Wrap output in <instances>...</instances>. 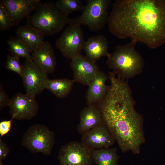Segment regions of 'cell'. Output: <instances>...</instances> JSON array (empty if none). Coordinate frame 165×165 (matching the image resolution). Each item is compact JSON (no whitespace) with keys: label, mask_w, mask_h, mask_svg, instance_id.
I'll return each mask as SVG.
<instances>
[{"label":"cell","mask_w":165,"mask_h":165,"mask_svg":"<svg viewBox=\"0 0 165 165\" xmlns=\"http://www.w3.org/2000/svg\"><path fill=\"white\" fill-rule=\"evenodd\" d=\"M108 24L118 38H130L156 49L165 43V0H116Z\"/></svg>","instance_id":"1"},{"label":"cell","mask_w":165,"mask_h":165,"mask_svg":"<svg viewBox=\"0 0 165 165\" xmlns=\"http://www.w3.org/2000/svg\"><path fill=\"white\" fill-rule=\"evenodd\" d=\"M100 108L104 122L121 151L140 153L145 142L143 120L134 108L131 92L126 82L115 75Z\"/></svg>","instance_id":"2"},{"label":"cell","mask_w":165,"mask_h":165,"mask_svg":"<svg viewBox=\"0 0 165 165\" xmlns=\"http://www.w3.org/2000/svg\"><path fill=\"white\" fill-rule=\"evenodd\" d=\"M137 42L131 39L125 45H119L107 57L109 68L123 80L141 73L144 66V59L135 49Z\"/></svg>","instance_id":"3"},{"label":"cell","mask_w":165,"mask_h":165,"mask_svg":"<svg viewBox=\"0 0 165 165\" xmlns=\"http://www.w3.org/2000/svg\"><path fill=\"white\" fill-rule=\"evenodd\" d=\"M69 19L55 3L41 2L34 14L27 18V24L44 35H51L60 32L68 24Z\"/></svg>","instance_id":"4"},{"label":"cell","mask_w":165,"mask_h":165,"mask_svg":"<svg viewBox=\"0 0 165 165\" xmlns=\"http://www.w3.org/2000/svg\"><path fill=\"white\" fill-rule=\"evenodd\" d=\"M111 2L110 0H88L82 14L70 18L68 23L84 25L93 31H100L108 23Z\"/></svg>","instance_id":"5"},{"label":"cell","mask_w":165,"mask_h":165,"mask_svg":"<svg viewBox=\"0 0 165 165\" xmlns=\"http://www.w3.org/2000/svg\"><path fill=\"white\" fill-rule=\"evenodd\" d=\"M55 143L54 133L47 126L35 124L29 127L21 141L23 146L32 153L40 152L45 155L51 154Z\"/></svg>","instance_id":"6"},{"label":"cell","mask_w":165,"mask_h":165,"mask_svg":"<svg viewBox=\"0 0 165 165\" xmlns=\"http://www.w3.org/2000/svg\"><path fill=\"white\" fill-rule=\"evenodd\" d=\"M68 24L56 40L55 46L64 56L72 60L80 54L85 41L81 26L71 23Z\"/></svg>","instance_id":"7"},{"label":"cell","mask_w":165,"mask_h":165,"mask_svg":"<svg viewBox=\"0 0 165 165\" xmlns=\"http://www.w3.org/2000/svg\"><path fill=\"white\" fill-rule=\"evenodd\" d=\"M59 165H93L91 150L82 142L71 141L60 149Z\"/></svg>","instance_id":"8"},{"label":"cell","mask_w":165,"mask_h":165,"mask_svg":"<svg viewBox=\"0 0 165 165\" xmlns=\"http://www.w3.org/2000/svg\"><path fill=\"white\" fill-rule=\"evenodd\" d=\"M22 65L21 77L26 94L35 97L45 89V82L48 79L47 73L31 59H25Z\"/></svg>","instance_id":"9"},{"label":"cell","mask_w":165,"mask_h":165,"mask_svg":"<svg viewBox=\"0 0 165 165\" xmlns=\"http://www.w3.org/2000/svg\"><path fill=\"white\" fill-rule=\"evenodd\" d=\"M8 106L13 119L29 120L37 114L38 105L35 97L26 94L18 93L11 99Z\"/></svg>","instance_id":"10"},{"label":"cell","mask_w":165,"mask_h":165,"mask_svg":"<svg viewBox=\"0 0 165 165\" xmlns=\"http://www.w3.org/2000/svg\"><path fill=\"white\" fill-rule=\"evenodd\" d=\"M70 66L74 81L87 86L100 71L95 61L81 54L72 59Z\"/></svg>","instance_id":"11"},{"label":"cell","mask_w":165,"mask_h":165,"mask_svg":"<svg viewBox=\"0 0 165 165\" xmlns=\"http://www.w3.org/2000/svg\"><path fill=\"white\" fill-rule=\"evenodd\" d=\"M81 140L82 143L91 150L109 148L115 141L104 123L86 132Z\"/></svg>","instance_id":"12"},{"label":"cell","mask_w":165,"mask_h":165,"mask_svg":"<svg viewBox=\"0 0 165 165\" xmlns=\"http://www.w3.org/2000/svg\"><path fill=\"white\" fill-rule=\"evenodd\" d=\"M8 13L14 25L27 18L35 10L41 2L40 0H2L1 1Z\"/></svg>","instance_id":"13"},{"label":"cell","mask_w":165,"mask_h":165,"mask_svg":"<svg viewBox=\"0 0 165 165\" xmlns=\"http://www.w3.org/2000/svg\"><path fill=\"white\" fill-rule=\"evenodd\" d=\"M32 60L38 66L46 73H52L56 65L55 53L51 43L45 41L38 48L32 52Z\"/></svg>","instance_id":"14"},{"label":"cell","mask_w":165,"mask_h":165,"mask_svg":"<svg viewBox=\"0 0 165 165\" xmlns=\"http://www.w3.org/2000/svg\"><path fill=\"white\" fill-rule=\"evenodd\" d=\"M104 123L102 113L97 105H88L80 114V120L77 127L78 132L82 135L86 132Z\"/></svg>","instance_id":"15"},{"label":"cell","mask_w":165,"mask_h":165,"mask_svg":"<svg viewBox=\"0 0 165 165\" xmlns=\"http://www.w3.org/2000/svg\"><path fill=\"white\" fill-rule=\"evenodd\" d=\"M107 78L105 73L100 71L90 82L86 96L88 105H97L105 98L109 87L106 84Z\"/></svg>","instance_id":"16"},{"label":"cell","mask_w":165,"mask_h":165,"mask_svg":"<svg viewBox=\"0 0 165 165\" xmlns=\"http://www.w3.org/2000/svg\"><path fill=\"white\" fill-rule=\"evenodd\" d=\"M108 49V41L102 35L89 38L85 41L83 47L86 56L95 61L102 57H108L109 54Z\"/></svg>","instance_id":"17"},{"label":"cell","mask_w":165,"mask_h":165,"mask_svg":"<svg viewBox=\"0 0 165 165\" xmlns=\"http://www.w3.org/2000/svg\"><path fill=\"white\" fill-rule=\"evenodd\" d=\"M16 37L25 43L33 51L44 42V35L41 31L26 24L18 27L16 31Z\"/></svg>","instance_id":"18"},{"label":"cell","mask_w":165,"mask_h":165,"mask_svg":"<svg viewBox=\"0 0 165 165\" xmlns=\"http://www.w3.org/2000/svg\"><path fill=\"white\" fill-rule=\"evenodd\" d=\"M91 152L94 163L97 165H117L119 156L116 148L93 149Z\"/></svg>","instance_id":"19"},{"label":"cell","mask_w":165,"mask_h":165,"mask_svg":"<svg viewBox=\"0 0 165 165\" xmlns=\"http://www.w3.org/2000/svg\"><path fill=\"white\" fill-rule=\"evenodd\" d=\"M74 81L68 79H50L46 80L45 88L49 90L57 97L63 98L67 96L71 91Z\"/></svg>","instance_id":"20"},{"label":"cell","mask_w":165,"mask_h":165,"mask_svg":"<svg viewBox=\"0 0 165 165\" xmlns=\"http://www.w3.org/2000/svg\"><path fill=\"white\" fill-rule=\"evenodd\" d=\"M9 50L13 56L25 59L32 60V51L30 48L19 38L10 37L7 42Z\"/></svg>","instance_id":"21"},{"label":"cell","mask_w":165,"mask_h":165,"mask_svg":"<svg viewBox=\"0 0 165 165\" xmlns=\"http://www.w3.org/2000/svg\"><path fill=\"white\" fill-rule=\"evenodd\" d=\"M55 3L68 16L73 12L82 11L84 6L81 0H58Z\"/></svg>","instance_id":"22"},{"label":"cell","mask_w":165,"mask_h":165,"mask_svg":"<svg viewBox=\"0 0 165 165\" xmlns=\"http://www.w3.org/2000/svg\"><path fill=\"white\" fill-rule=\"evenodd\" d=\"M14 24L6 10L4 5L2 2H0V30L1 31L7 30Z\"/></svg>","instance_id":"23"},{"label":"cell","mask_w":165,"mask_h":165,"mask_svg":"<svg viewBox=\"0 0 165 165\" xmlns=\"http://www.w3.org/2000/svg\"><path fill=\"white\" fill-rule=\"evenodd\" d=\"M19 57L9 55H7L5 67L7 69L17 73L22 76L23 65L19 62Z\"/></svg>","instance_id":"24"},{"label":"cell","mask_w":165,"mask_h":165,"mask_svg":"<svg viewBox=\"0 0 165 165\" xmlns=\"http://www.w3.org/2000/svg\"><path fill=\"white\" fill-rule=\"evenodd\" d=\"M10 99L6 94L2 84L0 85V109L8 106Z\"/></svg>","instance_id":"25"},{"label":"cell","mask_w":165,"mask_h":165,"mask_svg":"<svg viewBox=\"0 0 165 165\" xmlns=\"http://www.w3.org/2000/svg\"><path fill=\"white\" fill-rule=\"evenodd\" d=\"M13 119L12 117L10 120H4L0 122V138L10 131L12 126V122Z\"/></svg>","instance_id":"26"},{"label":"cell","mask_w":165,"mask_h":165,"mask_svg":"<svg viewBox=\"0 0 165 165\" xmlns=\"http://www.w3.org/2000/svg\"><path fill=\"white\" fill-rule=\"evenodd\" d=\"M9 149L1 139H0V160L5 159L9 153Z\"/></svg>","instance_id":"27"},{"label":"cell","mask_w":165,"mask_h":165,"mask_svg":"<svg viewBox=\"0 0 165 165\" xmlns=\"http://www.w3.org/2000/svg\"><path fill=\"white\" fill-rule=\"evenodd\" d=\"M0 165H4L2 162V161L0 160Z\"/></svg>","instance_id":"28"}]
</instances>
